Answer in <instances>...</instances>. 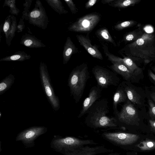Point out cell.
I'll use <instances>...</instances> for the list:
<instances>
[{
  "label": "cell",
  "mask_w": 155,
  "mask_h": 155,
  "mask_svg": "<svg viewBox=\"0 0 155 155\" xmlns=\"http://www.w3.org/2000/svg\"><path fill=\"white\" fill-rule=\"evenodd\" d=\"M47 128L44 126H33L19 132L17 135L15 140L21 141L25 148L33 147L35 141L39 136L45 134Z\"/></svg>",
  "instance_id": "obj_9"
},
{
  "label": "cell",
  "mask_w": 155,
  "mask_h": 155,
  "mask_svg": "<svg viewBox=\"0 0 155 155\" xmlns=\"http://www.w3.org/2000/svg\"><path fill=\"white\" fill-rule=\"evenodd\" d=\"M150 96L153 101L155 102V93H153L150 94Z\"/></svg>",
  "instance_id": "obj_40"
},
{
  "label": "cell",
  "mask_w": 155,
  "mask_h": 155,
  "mask_svg": "<svg viewBox=\"0 0 155 155\" xmlns=\"http://www.w3.org/2000/svg\"><path fill=\"white\" fill-rule=\"evenodd\" d=\"M101 19L100 16L96 13H92L80 18L70 25L68 28L69 31L78 32H85L91 31L97 25Z\"/></svg>",
  "instance_id": "obj_8"
},
{
  "label": "cell",
  "mask_w": 155,
  "mask_h": 155,
  "mask_svg": "<svg viewBox=\"0 0 155 155\" xmlns=\"http://www.w3.org/2000/svg\"><path fill=\"white\" fill-rule=\"evenodd\" d=\"M140 150L143 151L150 150L155 149V141L146 139L136 145Z\"/></svg>",
  "instance_id": "obj_28"
},
{
  "label": "cell",
  "mask_w": 155,
  "mask_h": 155,
  "mask_svg": "<svg viewBox=\"0 0 155 155\" xmlns=\"http://www.w3.org/2000/svg\"><path fill=\"white\" fill-rule=\"evenodd\" d=\"M28 17L30 24L43 29L47 28L48 18L45 8L39 0L36 1L35 8L29 12Z\"/></svg>",
  "instance_id": "obj_10"
},
{
  "label": "cell",
  "mask_w": 155,
  "mask_h": 155,
  "mask_svg": "<svg viewBox=\"0 0 155 155\" xmlns=\"http://www.w3.org/2000/svg\"><path fill=\"white\" fill-rule=\"evenodd\" d=\"M15 0H6L3 4V7L8 6L10 8L9 12L12 15H18L20 10L16 6Z\"/></svg>",
  "instance_id": "obj_29"
},
{
  "label": "cell",
  "mask_w": 155,
  "mask_h": 155,
  "mask_svg": "<svg viewBox=\"0 0 155 155\" xmlns=\"http://www.w3.org/2000/svg\"><path fill=\"white\" fill-rule=\"evenodd\" d=\"M102 131L100 135L104 139L116 146L132 145L139 139L137 134L120 131Z\"/></svg>",
  "instance_id": "obj_6"
},
{
  "label": "cell",
  "mask_w": 155,
  "mask_h": 155,
  "mask_svg": "<svg viewBox=\"0 0 155 155\" xmlns=\"http://www.w3.org/2000/svg\"><path fill=\"white\" fill-rule=\"evenodd\" d=\"M127 97L124 88L120 84L118 85L113 98V109L115 115L119 111L117 109L118 105L125 101Z\"/></svg>",
  "instance_id": "obj_19"
},
{
  "label": "cell",
  "mask_w": 155,
  "mask_h": 155,
  "mask_svg": "<svg viewBox=\"0 0 155 155\" xmlns=\"http://www.w3.org/2000/svg\"><path fill=\"white\" fill-rule=\"evenodd\" d=\"M129 101L134 104H140V95L132 87L127 85L125 82L121 84Z\"/></svg>",
  "instance_id": "obj_20"
},
{
  "label": "cell",
  "mask_w": 155,
  "mask_h": 155,
  "mask_svg": "<svg viewBox=\"0 0 155 155\" xmlns=\"http://www.w3.org/2000/svg\"><path fill=\"white\" fill-rule=\"evenodd\" d=\"M98 143L92 140L81 139L73 137H62L54 135L51 143V147L54 150L64 155L78 147L86 145H96Z\"/></svg>",
  "instance_id": "obj_4"
},
{
  "label": "cell",
  "mask_w": 155,
  "mask_h": 155,
  "mask_svg": "<svg viewBox=\"0 0 155 155\" xmlns=\"http://www.w3.org/2000/svg\"><path fill=\"white\" fill-rule=\"evenodd\" d=\"M152 69L153 70V71L155 72V66L153 67L152 68Z\"/></svg>",
  "instance_id": "obj_42"
},
{
  "label": "cell",
  "mask_w": 155,
  "mask_h": 155,
  "mask_svg": "<svg viewBox=\"0 0 155 155\" xmlns=\"http://www.w3.org/2000/svg\"><path fill=\"white\" fill-rule=\"evenodd\" d=\"M103 49L108 60L112 63H118L124 65L135 75H138L141 73V68L138 67L134 61L130 58L124 56L123 58H122L112 54L109 51L107 46L105 45H103Z\"/></svg>",
  "instance_id": "obj_12"
},
{
  "label": "cell",
  "mask_w": 155,
  "mask_h": 155,
  "mask_svg": "<svg viewBox=\"0 0 155 155\" xmlns=\"http://www.w3.org/2000/svg\"><path fill=\"white\" fill-rule=\"evenodd\" d=\"M39 69L41 82L44 91L53 109L57 111L60 108V102L52 86L47 65L44 62L41 61Z\"/></svg>",
  "instance_id": "obj_5"
},
{
  "label": "cell",
  "mask_w": 155,
  "mask_h": 155,
  "mask_svg": "<svg viewBox=\"0 0 155 155\" xmlns=\"http://www.w3.org/2000/svg\"><path fill=\"white\" fill-rule=\"evenodd\" d=\"M149 123L151 130L155 133V120H150Z\"/></svg>",
  "instance_id": "obj_37"
},
{
  "label": "cell",
  "mask_w": 155,
  "mask_h": 155,
  "mask_svg": "<svg viewBox=\"0 0 155 155\" xmlns=\"http://www.w3.org/2000/svg\"><path fill=\"white\" fill-rule=\"evenodd\" d=\"M12 15H9L6 18L2 24V30L5 35L6 40L8 39V34L10 30L12 23Z\"/></svg>",
  "instance_id": "obj_31"
},
{
  "label": "cell",
  "mask_w": 155,
  "mask_h": 155,
  "mask_svg": "<svg viewBox=\"0 0 155 155\" xmlns=\"http://www.w3.org/2000/svg\"><path fill=\"white\" fill-rule=\"evenodd\" d=\"M78 51V48L69 37H68L64 46L63 51V64H67L72 55Z\"/></svg>",
  "instance_id": "obj_18"
},
{
  "label": "cell",
  "mask_w": 155,
  "mask_h": 155,
  "mask_svg": "<svg viewBox=\"0 0 155 155\" xmlns=\"http://www.w3.org/2000/svg\"><path fill=\"white\" fill-rule=\"evenodd\" d=\"M108 102L107 99L99 100L89 109L86 114L84 122L88 127L101 131L109 130H116L123 127L115 117L110 116Z\"/></svg>",
  "instance_id": "obj_1"
},
{
  "label": "cell",
  "mask_w": 155,
  "mask_h": 155,
  "mask_svg": "<svg viewBox=\"0 0 155 155\" xmlns=\"http://www.w3.org/2000/svg\"><path fill=\"white\" fill-rule=\"evenodd\" d=\"M144 31L140 27L126 34L123 40L125 42H134L141 38Z\"/></svg>",
  "instance_id": "obj_22"
},
{
  "label": "cell",
  "mask_w": 155,
  "mask_h": 155,
  "mask_svg": "<svg viewBox=\"0 0 155 155\" xmlns=\"http://www.w3.org/2000/svg\"><path fill=\"white\" fill-rule=\"evenodd\" d=\"M119 123L127 125H138L139 118L136 109L129 101L123 105L120 111L115 115Z\"/></svg>",
  "instance_id": "obj_11"
},
{
  "label": "cell",
  "mask_w": 155,
  "mask_h": 155,
  "mask_svg": "<svg viewBox=\"0 0 155 155\" xmlns=\"http://www.w3.org/2000/svg\"><path fill=\"white\" fill-rule=\"evenodd\" d=\"M15 78L12 74H9L2 80L0 83V95L8 90L14 82Z\"/></svg>",
  "instance_id": "obj_24"
},
{
  "label": "cell",
  "mask_w": 155,
  "mask_h": 155,
  "mask_svg": "<svg viewBox=\"0 0 155 155\" xmlns=\"http://www.w3.org/2000/svg\"><path fill=\"white\" fill-rule=\"evenodd\" d=\"M97 1V0H90L85 4V7L87 9H89L93 6Z\"/></svg>",
  "instance_id": "obj_36"
},
{
  "label": "cell",
  "mask_w": 155,
  "mask_h": 155,
  "mask_svg": "<svg viewBox=\"0 0 155 155\" xmlns=\"http://www.w3.org/2000/svg\"><path fill=\"white\" fill-rule=\"evenodd\" d=\"M31 56L24 51H18L11 55L0 59V61H23L30 59Z\"/></svg>",
  "instance_id": "obj_21"
},
{
  "label": "cell",
  "mask_w": 155,
  "mask_h": 155,
  "mask_svg": "<svg viewBox=\"0 0 155 155\" xmlns=\"http://www.w3.org/2000/svg\"><path fill=\"white\" fill-rule=\"evenodd\" d=\"M101 88L97 85L91 88L88 96L83 102L78 118H81L87 114L90 107L101 97Z\"/></svg>",
  "instance_id": "obj_14"
},
{
  "label": "cell",
  "mask_w": 155,
  "mask_h": 155,
  "mask_svg": "<svg viewBox=\"0 0 155 155\" xmlns=\"http://www.w3.org/2000/svg\"><path fill=\"white\" fill-rule=\"evenodd\" d=\"M32 0H26L25 2L23 4V6L24 7V11L22 12V15L21 18L24 20H28V14L29 9L31 7L32 2Z\"/></svg>",
  "instance_id": "obj_32"
},
{
  "label": "cell",
  "mask_w": 155,
  "mask_h": 155,
  "mask_svg": "<svg viewBox=\"0 0 155 155\" xmlns=\"http://www.w3.org/2000/svg\"><path fill=\"white\" fill-rule=\"evenodd\" d=\"M92 71L97 85L101 88H106L111 85H118L120 80L116 73L99 65L94 67Z\"/></svg>",
  "instance_id": "obj_7"
},
{
  "label": "cell",
  "mask_w": 155,
  "mask_h": 155,
  "mask_svg": "<svg viewBox=\"0 0 155 155\" xmlns=\"http://www.w3.org/2000/svg\"><path fill=\"white\" fill-rule=\"evenodd\" d=\"M149 106V114L150 116L153 119L155 120V104L151 100L148 101Z\"/></svg>",
  "instance_id": "obj_33"
},
{
  "label": "cell",
  "mask_w": 155,
  "mask_h": 155,
  "mask_svg": "<svg viewBox=\"0 0 155 155\" xmlns=\"http://www.w3.org/2000/svg\"><path fill=\"white\" fill-rule=\"evenodd\" d=\"M20 43L21 45L31 48L45 47L46 46L41 40L35 36L27 33L22 35Z\"/></svg>",
  "instance_id": "obj_16"
},
{
  "label": "cell",
  "mask_w": 155,
  "mask_h": 155,
  "mask_svg": "<svg viewBox=\"0 0 155 155\" xmlns=\"http://www.w3.org/2000/svg\"><path fill=\"white\" fill-rule=\"evenodd\" d=\"M64 1L66 4L73 14H75L78 12V9L72 0H64Z\"/></svg>",
  "instance_id": "obj_34"
},
{
  "label": "cell",
  "mask_w": 155,
  "mask_h": 155,
  "mask_svg": "<svg viewBox=\"0 0 155 155\" xmlns=\"http://www.w3.org/2000/svg\"><path fill=\"white\" fill-rule=\"evenodd\" d=\"M24 20L21 18L20 19L17 27V32H20L22 31L25 28V25Z\"/></svg>",
  "instance_id": "obj_35"
},
{
  "label": "cell",
  "mask_w": 155,
  "mask_h": 155,
  "mask_svg": "<svg viewBox=\"0 0 155 155\" xmlns=\"http://www.w3.org/2000/svg\"><path fill=\"white\" fill-rule=\"evenodd\" d=\"M148 73L149 76L155 81V74L150 70H149Z\"/></svg>",
  "instance_id": "obj_38"
},
{
  "label": "cell",
  "mask_w": 155,
  "mask_h": 155,
  "mask_svg": "<svg viewBox=\"0 0 155 155\" xmlns=\"http://www.w3.org/2000/svg\"><path fill=\"white\" fill-rule=\"evenodd\" d=\"M106 155H120V154L119 153H109Z\"/></svg>",
  "instance_id": "obj_41"
},
{
  "label": "cell",
  "mask_w": 155,
  "mask_h": 155,
  "mask_svg": "<svg viewBox=\"0 0 155 155\" xmlns=\"http://www.w3.org/2000/svg\"><path fill=\"white\" fill-rule=\"evenodd\" d=\"M115 0H103L101 1L103 4H108L114 2Z\"/></svg>",
  "instance_id": "obj_39"
},
{
  "label": "cell",
  "mask_w": 155,
  "mask_h": 155,
  "mask_svg": "<svg viewBox=\"0 0 155 155\" xmlns=\"http://www.w3.org/2000/svg\"><path fill=\"white\" fill-rule=\"evenodd\" d=\"M142 0H115L108 4L110 6L119 8H125L133 6L139 3Z\"/></svg>",
  "instance_id": "obj_23"
},
{
  "label": "cell",
  "mask_w": 155,
  "mask_h": 155,
  "mask_svg": "<svg viewBox=\"0 0 155 155\" xmlns=\"http://www.w3.org/2000/svg\"><path fill=\"white\" fill-rule=\"evenodd\" d=\"M138 22L134 20L125 21L117 24L114 26V29L117 30H121L125 28L132 27L136 25Z\"/></svg>",
  "instance_id": "obj_30"
},
{
  "label": "cell",
  "mask_w": 155,
  "mask_h": 155,
  "mask_svg": "<svg viewBox=\"0 0 155 155\" xmlns=\"http://www.w3.org/2000/svg\"><path fill=\"white\" fill-rule=\"evenodd\" d=\"M76 37L80 44L91 56L99 60L103 59L101 53L97 48L92 45L88 34L86 36L77 35Z\"/></svg>",
  "instance_id": "obj_15"
},
{
  "label": "cell",
  "mask_w": 155,
  "mask_h": 155,
  "mask_svg": "<svg viewBox=\"0 0 155 155\" xmlns=\"http://www.w3.org/2000/svg\"><path fill=\"white\" fill-rule=\"evenodd\" d=\"M97 35L99 37L105 41L109 42L116 46L115 41L111 37L108 29L105 28H102L97 30Z\"/></svg>",
  "instance_id": "obj_26"
},
{
  "label": "cell",
  "mask_w": 155,
  "mask_h": 155,
  "mask_svg": "<svg viewBox=\"0 0 155 155\" xmlns=\"http://www.w3.org/2000/svg\"><path fill=\"white\" fill-rule=\"evenodd\" d=\"M109 68L116 73L120 75L125 80L130 81L134 78V75L126 66L118 63H113Z\"/></svg>",
  "instance_id": "obj_17"
},
{
  "label": "cell",
  "mask_w": 155,
  "mask_h": 155,
  "mask_svg": "<svg viewBox=\"0 0 155 155\" xmlns=\"http://www.w3.org/2000/svg\"><path fill=\"white\" fill-rule=\"evenodd\" d=\"M121 51L134 61L148 64L155 60V33L144 32L141 38L126 45Z\"/></svg>",
  "instance_id": "obj_2"
},
{
  "label": "cell",
  "mask_w": 155,
  "mask_h": 155,
  "mask_svg": "<svg viewBox=\"0 0 155 155\" xmlns=\"http://www.w3.org/2000/svg\"><path fill=\"white\" fill-rule=\"evenodd\" d=\"M90 73L87 64L83 63L78 66L71 71L69 76L68 85L71 95L75 103L80 101L83 95Z\"/></svg>",
  "instance_id": "obj_3"
},
{
  "label": "cell",
  "mask_w": 155,
  "mask_h": 155,
  "mask_svg": "<svg viewBox=\"0 0 155 155\" xmlns=\"http://www.w3.org/2000/svg\"><path fill=\"white\" fill-rule=\"evenodd\" d=\"M12 23L10 30L8 34L7 39L6 40V43L8 46H10L11 41L14 37L15 32L17 31V25L16 18L12 15Z\"/></svg>",
  "instance_id": "obj_27"
},
{
  "label": "cell",
  "mask_w": 155,
  "mask_h": 155,
  "mask_svg": "<svg viewBox=\"0 0 155 155\" xmlns=\"http://www.w3.org/2000/svg\"><path fill=\"white\" fill-rule=\"evenodd\" d=\"M49 5L55 12L61 15L68 13L64 7L63 5L60 0H45Z\"/></svg>",
  "instance_id": "obj_25"
},
{
  "label": "cell",
  "mask_w": 155,
  "mask_h": 155,
  "mask_svg": "<svg viewBox=\"0 0 155 155\" xmlns=\"http://www.w3.org/2000/svg\"><path fill=\"white\" fill-rule=\"evenodd\" d=\"M114 150L106 147L104 145L90 147L86 145L66 153L64 155H96L113 152Z\"/></svg>",
  "instance_id": "obj_13"
}]
</instances>
